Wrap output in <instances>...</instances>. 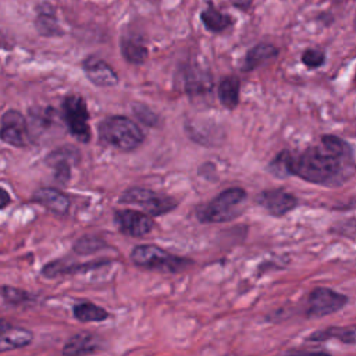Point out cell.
<instances>
[{
	"label": "cell",
	"mask_w": 356,
	"mask_h": 356,
	"mask_svg": "<svg viewBox=\"0 0 356 356\" xmlns=\"http://www.w3.org/2000/svg\"><path fill=\"white\" fill-rule=\"evenodd\" d=\"M32 199L42 204L44 209L50 210L51 213H56V214H60V216H64L67 214L68 209H70V197L56 189V188H50V186H43V188H39L33 192V196Z\"/></svg>",
	"instance_id": "14"
},
{
	"label": "cell",
	"mask_w": 356,
	"mask_h": 356,
	"mask_svg": "<svg viewBox=\"0 0 356 356\" xmlns=\"http://www.w3.org/2000/svg\"><path fill=\"white\" fill-rule=\"evenodd\" d=\"M72 313L74 317L78 321L82 323H93V321H104L110 317L108 312L92 302H82V303H76L72 307Z\"/></svg>",
	"instance_id": "22"
},
{
	"label": "cell",
	"mask_w": 356,
	"mask_h": 356,
	"mask_svg": "<svg viewBox=\"0 0 356 356\" xmlns=\"http://www.w3.org/2000/svg\"><path fill=\"white\" fill-rule=\"evenodd\" d=\"M200 19H202L204 28L210 32H214V33L224 32V31H227L228 28H231L234 25L232 17L225 14V13H221L213 4H209L200 13Z\"/></svg>",
	"instance_id": "19"
},
{
	"label": "cell",
	"mask_w": 356,
	"mask_h": 356,
	"mask_svg": "<svg viewBox=\"0 0 356 356\" xmlns=\"http://www.w3.org/2000/svg\"><path fill=\"white\" fill-rule=\"evenodd\" d=\"M10 203H11V196H10V193H8L6 189L0 188V209L7 207Z\"/></svg>",
	"instance_id": "29"
},
{
	"label": "cell",
	"mask_w": 356,
	"mask_h": 356,
	"mask_svg": "<svg viewBox=\"0 0 356 356\" xmlns=\"http://www.w3.org/2000/svg\"><path fill=\"white\" fill-rule=\"evenodd\" d=\"M136 117L146 125L149 127H156L159 124V117L157 114H154L149 107L143 106V104H135L132 106Z\"/></svg>",
	"instance_id": "27"
},
{
	"label": "cell",
	"mask_w": 356,
	"mask_h": 356,
	"mask_svg": "<svg viewBox=\"0 0 356 356\" xmlns=\"http://www.w3.org/2000/svg\"><path fill=\"white\" fill-rule=\"evenodd\" d=\"M241 82L236 76H225L218 83V99L224 107L234 110L239 103Z\"/></svg>",
	"instance_id": "21"
},
{
	"label": "cell",
	"mask_w": 356,
	"mask_h": 356,
	"mask_svg": "<svg viewBox=\"0 0 356 356\" xmlns=\"http://www.w3.org/2000/svg\"><path fill=\"white\" fill-rule=\"evenodd\" d=\"M339 339L345 343L353 345L356 335H355V328L348 327V328H341V327H328L325 330H318L307 337L309 341H327V339Z\"/></svg>",
	"instance_id": "24"
},
{
	"label": "cell",
	"mask_w": 356,
	"mask_h": 356,
	"mask_svg": "<svg viewBox=\"0 0 356 356\" xmlns=\"http://www.w3.org/2000/svg\"><path fill=\"white\" fill-rule=\"evenodd\" d=\"M104 246L106 243L97 236H82L74 243L72 249L79 254H89L100 250Z\"/></svg>",
	"instance_id": "25"
},
{
	"label": "cell",
	"mask_w": 356,
	"mask_h": 356,
	"mask_svg": "<svg viewBox=\"0 0 356 356\" xmlns=\"http://www.w3.org/2000/svg\"><path fill=\"white\" fill-rule=\"evenodd\" d=\"M33 339V334L26 328L8 327L0 332V352L19 349L28 346Z\"/></svg>",
	"instance_id": "18"
},
{
	"label": "cell",
	"mask_w": 356,
	"mask_h": 356,
	"mask_svg": "<svg viewBox=\"0 0 356 356\" xmlns=\"http://www.w3.org/2000/svg\"><path fill=\"white\" fill-rule=\"evenodd\" d=\"M63 117L70 134L78 140L86 143L90 139L89 111L81 96L70 95L63 100Z\"/></svg>",
	"instance_id": "6"
},
{
	"label": "cell",
	"mask_w": 356,
	"mask_h": 356,
	"mask_svg": "<svg viewBox=\"0 0 356 356\" xmlns=\"http://www.w3.org/2000/svg\"><path fill=\"white\" fill-rule=\"evenodd\" d=\"M102 339L92 332L72 335L63 348V356H88L100 350Z\"/></svg>",
	"instance_id": "15"
},
{
	"label": "cell",
	"mask_w": 356,
	"mask_h": 356,
	"mask_svg": "<svg viewBox=\"0 0 356 356\" xmlns=\"http://www.w3.org/2000/svg\"><path fill=\"white\" fill-rule=\"evenodd\" d=\"M246 192L242 188L232 186L222 191L213 200L197 206L196 217L202 222H227L238 217L242 211V203Z\"/></svg>",
	"instance_id": "3"
},
{
	"label": "cell",
	"mask_w": 356,
	"mask_h": 356,
	"mask_svg": "<svg viewBox=\"0 0 356 356\" xmlns=\"http://www.w3.org/2000/svg\"><path fill=\"white\" fill-rule=\"evenodd\" d=\"M99 139L102 143L121 152H132L139 147L145 139L142 129L128 117L110 115L100 121Z\"/></svg>",
	"instance_id": "2"
},
{
	"label": "cell",
	"mask_w": 356,
	"mask_h": 356,
	"mask_svg": "<svg viewBox=\"0 0 356 356\" xmlns=\"http://www.w3.org/2000/svg\"><path fill=\"white\" fill-rule=\"evenodd\" d=\"M131 260L134 264L147 268L156 270L161 273H179L185 270L192 260L175 256L156 245H138L131 252Z\"/></svg>",
	"instance_id": "4"
},
{
	"label": "cell",
	"mask_w": 356,
	"mask_h": 356,
	"mask_svg": "<svg viewBox=\"0 0 356 356\" xmlns=\"http://www.w3.org/2000/svg\"><path fill=\"white\" fill-rule=\"evenodd\" d=\"M278 54V49L270 43H259L253 46L245 56L242 70L243 71H252L266 61L274 58Z\"/></svg>",
	"instance_id": "20"
},
{
	"label": "cell",
	"mask_w": 356,
	"mask_h": 356,
	"mask_svg": "<svg viewBox=\"0 0 356 356\" xmlns=\"http://www.w3.org/2000/svg\"><path fill=\"white\" fill-rule=\"evenodd\" d=\"M78 160V152L74 147H61L51 152L46 163L53 167L54 178L60 184H67L71 178V163Z\"/></svg>",
	"instance_id": "13"
},
{
	"label": "cell",
	"mask_w": 356,
	"mask_h": 356,
	"mask_svg": "<svg viewBox=\"0 0 356 356\" xmlns=\"http://www.w3.org/2000/svg\"><path fill=\"white\" fill-rule=\"evenodd\" d=\"M184 88L191 97L204 96L213 89V76L204 67L188 65L184 72Z\"/></svg>",
	"instance_id": "12"
},
{
	"label": "cell",
	"mask_w": 356,
	"mask_h": 356,
	"mask_svg": "<svg viewBox=\"0 0 356 356\" xmlns=\"http://www.w3.org/2000/svg\"><path fill=\"white\" fill-rule=\"evenodd\" d=\"M252 1H253V0H232V4H234L236 8H239V10H242V11H246V10L252 6Z\"/></svg>",
	"instance_id": "30"
},
{
	"label": "cell",
	"mask_w": 356,
	"mask_h": 356,
	"mask_svg": "<svg viewBox=\"0 0 356 356\" xmlns=\"http://www.w3.org/2000/svg\"><path fill=\"white\" fill-rule=\"evenodd\" d=\"M82 68L86 78L96 86L111 88L118 83V76L113 67L96 56H88L82 61Z\"/></svg>",
	"instance_id": "11"
},
{
	"label": "cell",
	"mask_w": 356,
	"mask_h": 356,
	"mask_svg": "<svg viewBox=\"0 0 356 356\" xmlns=\"http://www.w3.org/2000/svg\"><path fill=\"white\" fill-rule=\"evenodd\" d=\"M114 222L120 232L134 238H142L147 235L154 227V221L149 214L134 209L115 210Z\"/></svg>",
	"instance_id": "8"
},
{
	"label": "cell",
	"mask_w": 356,
	"mask_h": 356,
	"mask_svg": "<svg viewBox=\"0 0 356 356\" xmlns=\"http://www.w3.org/2000/svg\"><path fill=\"white\" fill-rule=\"evenodd\" d=\"M121 54L131 64H143L147 58V47L134 38L121 39Z\"/></svg>",
	"instance_id": "23"
},
{
	"label": "cell",
	"mask_w": 356,
	"mask_h": 356,
	"mask_svg": "<svg viewBox=\"0 0 356 356\" xmlns=\"http://www.w3.org/2000/svg\"><path fill=\"white\" fill-rule=\"evenodd\" d=\"M35 28L42 36H61L63 28L58 25L54 8L49 3L38 6V15L35 18Z\"/></svg>",
	"instance_id": "17"
},
{
	"label": "cell",
	"mask_w": 356,
	"mask_h": 356,
	"mask_svg": "<svg viewBox=\"0 0 356 356\" xmlns=\"http://www.w3.org/2000/svg\"><path fill=\"white\" fill-rule=\"evenodd\" d=\"M324 61H325V54L318 49H307L302 54V63L307 68H318L324 64Z\"/></svg>",
	"instance_id": "26"
},
{
	"label": "cell",
	"mask_w": 356,
	"mask_h": 356,
	"mask_svg": "<svg viewBox=\"0 0 356 356\" xmlns=\"http://www.w3.org/2000/svg\"><path fill=\"white\" fill-rule=\"evenodd\" d=\"M0 139L11 146L24 147L29 142L28 124L25 117L17 110H8L1 117Z\"/></svg>",
	"instance_id": "9"
},
{
	"label": "cell",
	"mask_w": 356,
	"mask_h": 356,
	"mask_svg": "<svg viewBox=\"0 0 356 356\" xmlns=\"http://www.w3.org/2000/svg\"><path fill=\"white\" fill-rule=\"evenodd\" d=\"M286 175H296L303 181L339 186L355 174V156L352 146L335 135H324L318 145L302 153L282 150Z\"/></svg>",
	"instance_id": "1"
},
{
	"label": "cell",
	"mask_w": 356,
	"mask_h": 356,
	"mask_svg": "<svg viewBox=\"0 0 356 356\" xmlns=\"http://www.w3.org/2000/svg\"><path fill=\"white\" fill-rule=\"evenodd\" d=\"M10 327V324L8 323H6V321H3V320H0V332L1 331H4L6 328H8Z\"/></svg>",
	"instance_id": "32"
},
{
	"label": "cell",
	"mask_w": 356,
	"mask_h": 356,
	"mask_svg": "<svg viewBox=\"0 0 356 356\" xmlns=\"http://www.w3.org/2000/svg\"><path fill=\"white\" fill-rule=\"evenodd\" d=\"M107 263H108L107 260H96V261L79 264V263H71V261H65V260H53L42 268V274L46 278H56V277H60V275H64V274H74V273H78V271L95 270V268L102 267Z\"/></svg>",
	"instance_id": "16"
},
{
	"label": "cell",
	"mask_w": 356,
	"mask_h": 356,
	"mask_svg": "<svg viewBox=\"0 0 356 356\" xmlns=\"http://www.w3.org/2000/svg\"><path fill=\"white\" fill-rule=\"evenodd\" d=\"M285 356H331L325 352H298V353H289Z\"/></svg>",
	"instance_id": "31"
},
{
	"label": "cell",
	"mask_w": 356,
	"mask_h": 356,
	"mask_svg": "<svg viewBox=\"0 0 356 356\" xmlns=\"http://www.w3.org/2000/svg\"><path fill=\"white\" fill-rule=\"evenodd\" d=\"M120 202L125 204H138L149 216H161L177 207V200L168 195H160L147 188L131 186L122 192Z\"/></svg>",
	"instance_id": "5"
},
{
	"label": "cell",
	"mask_w": 356,
	"mask_h": 356,
	"mask_svg": "<svg viewBox=\"0 0 356 356\" xmlns=\"http://www.w3.org/2000/svg\"><path fill=\"white\" fill-rule=\"evenodd\" d=\"M256 203L274 217H282L298 206V197L284 189H266L256 197Z\"/></svg>",
	"instance_id": "10"
},
{
	"label": "cell",
	"mask_w": 356,
	"mask_h": 356,
	"mask_svg": "<svg viewBox=\"0 0 356 356\" xmlns=\"http://www.w3.org/2000/svg\"><path fill=\"white\" fill-rule=\"evenodd\" d=\"M348 296L339 293L331 288L317 286L309 295L307 316L309 317H324L341 310L348 303Z\"/></svg>",
	"instance_id": "7"
},
{
	"label": "cell",
	"mask_w": 356,
	"mask_h": 356,
	"mask_svg": "<svg viewBox=\"0 0 356 356\" xmlns=\"http://www.w3.org/2000/svg\"><path fill=\"white\" fill-rule=\"evenodd\" d=\"M3 293H4V298L10 303H21V302L29 299V295L26 292L21 291V289H17V288H13V286H4Z\"/></svg>",
	"instance_id": "28"
}]
</instances>
